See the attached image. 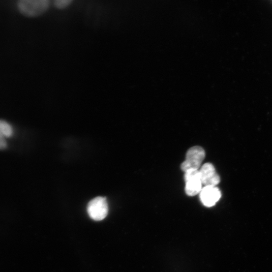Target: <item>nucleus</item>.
<instances>
[{
  "label": "nucleus",
  "mask_w": 272,
  "mask_h": 272,
  "mask_svg": "<svg viewBox=\"0 0 272 272\" xmlns=\"http://www.w3.org/2000/svg\"><path fill=\"white\" fill-rule=\"evenodd\" d=\"M200 179L205 186H216L220 181L215 167L211 163L204 164L199 170Z\"/></svg>",
  "instance_id": "5"
},
{
  "label": "nucleus",
  "mask_w": 272,
  "mask_h": 272,
  "mask_svg": "<svg viewBox=\"0 0 272 272\" xmlns=\"http://www.w3.org/2000/svg\"><path fill=\"white\" fill-rule=\"evenodd\" d=\"M0 132L6 138L11 137L14 134L11 125L4 120H0Z\"/></svg>",
  "instance_id": "7"
},
{
  "label": "nucleus",
  "mask_w": 272,
  "mask_h": 272,
  "mask_svg": "<svg viewBox=\"0 0 272 272\" xmlns=\"http://www.w3.org/2000/svg\"><path fill=\"white\" fill-rule=\"evenodd\" d=\"M205 155L204 150L200 146H196L191 148L186 154L185 160L181 164V170L184 173L199 170Z\"/></svg>",
  "instance_id": "2"
},
{
  "label": "nucleus",
  "mask_w": 272,
  "mask_h": 272,
  "mask_svg": "<svg viewBox=\"0 0 272 272\" xmlns=\"http://www.w3.org/2000/svg\"><path fill=\"white\" fill-rule=\"evenodd\" d=\"M200 199L203 204L207 207L214 206L220 200L221 194L216 186H205L200 193Z\"/></svg>",
  "instance_id": "6"
},
{
  "label": "nucleus",
  "mask_w": 272,
  "mask_h": 272,
  "mask_svg": "<svg viewBox=\"0 0 272 272\" xmlns=\"http://www.w3.org/2000/svg\"><path fill=\"white\" fill-rule=\"evenodd\" d=\"M50 0H20L18 2L19 11L25 16L34 17L45 13L50 5Z\"/></svg>",
  "instance_id": "1"
},
{
  "label": "nucleus",
  "mask_w": 272,
  "mask_h": 272,
  "mask_svg": "<svg viewBox=\"0 0 272 272\" xmlns=\"http://www.w3.org/2000/svg\"><path fill=\"white\" fill-rule=\"evenodd\" d=\"M7 143L6 137L0 132V150H4L7 148Z\"/></svg>",
  "instance_id": "9"
},
{
  "label": "nucleus",
  "mask_w": 272,
  "mask_h": 272,
  "mask_svg": "<svg viewBox=\"0 0 272 272\" xmlns=\"http://www.w3.org/2000/svg\"><path fill=\"white\" fill-rule=\"evenodd\" d=\"M185 191L187 195L191 197L199 194L202 190V182L199 170H192L185 173Z\"/></svg>",
  "instance_id": "4"
},
{
  "label": "nucleus",
  "mask_w": 272,
  "mask_h": 272,
  "mask_svg": "<svg viewBox=\"0 0 272 272\" xmlns=\"http://www.w3.org/2000/svg\"><path fill=\"white\" fill-rule=\"evenodd\" d=\"M73 2V0H55L54 4L58 9L67 8Z\"/></svg>",
  "instance_id": "8"
},
{
  "label": "nucleus",
  "mask_w": 272,
  "mask_h": 272,
  "mask_svg": "<svg viewBox=\"0 0 272 272\" xmlns=\"http://www.w3.org/2000/svg\"><path fill=\"white\" fill-rule=\"evenodd\" d=\"M109 208L105 198L98 197L90 202L88 206V212L90 217L95 221H101L108 214Z\"/></svg>",
  "instance_id": "3"
}]
</instances>
